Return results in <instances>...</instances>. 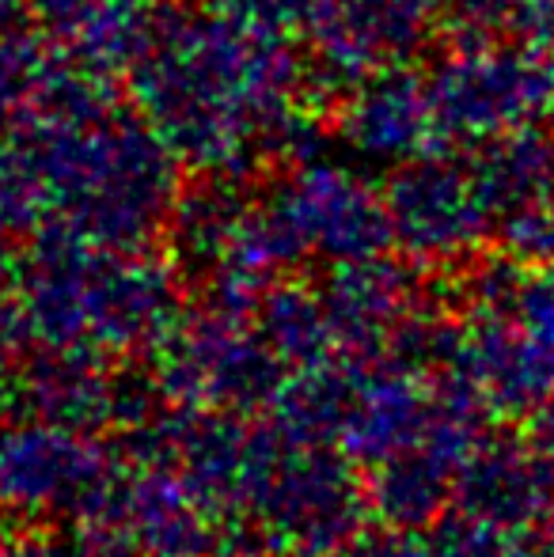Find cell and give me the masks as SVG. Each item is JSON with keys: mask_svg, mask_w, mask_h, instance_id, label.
I'll return each mask as SVG.
<instances>
[{"mask_svg": "<svg viewBox=\"0 0 554 557\" xmlns=\"http://www.w3.org/2000/svg\"><path fill=\"white\" fill-rule=\"evenodd\" d=\"M334 444H304L259 425L244 520L267 557H338L365 531L369 490Z\"/></svg>", "mask_w": 554, "mask_h": 557, "instance_id": "1", "label": "cell"}, {"mask_svg": "<svg viewBox=\"0 0 554 557\" xmlns=\"http://www.w3.org/2000/svg\"><path fill=\"white\" fill-rule=\"evenodd\" d=\"M23 326L42 349H88L122 357L168 331V281L148 265L96 262L73 250H53L23 285Z\"/></svg>", "mask_w": 554, "mask_h": 557, "instance_id": "2", "label": "cell"}, {"mask_svg": "<svg viewBox=\"0 0 554 557\" xmlns=\"http://www.w3.org/2000/svg\"><path fill=\"white\" fill-rule=\"evenodd\" d=\"M148 352V372L171 410H267L288 375L267 337L247 331L244 315L229 308L171 323Z\"/></svg>", "mask_w": 554, "mask_h": 557, "instance_id": "3", "label": "cell"}, {"mask_svg": "<svg viewBox=\"0 0 554 557\" xmlns=\"http://www.w3.org/2000/svg\"><path fill=\"white\" fill-rule=\"evenodd\" d=\"M119 467L122 455L99 441V433L35 413L12 418L0 425V516H73Z\"/></svg>", "mask_w": 554, "mask_h": 557, "instance_id": "4", "label": "cell"}, {"mask_svg": "<svg viewBox=\"0 0 554 557\" xmlns=\"http://www.w3.org/2000/svg\"><path fill=\"white\" fill-rule=\"evenodd\" d=\"M433 406L436 387L421 380L418 368L395 360H361L334 447H342L357 467H377L426 441Z\"/></svg>", "mask_w": 554, "mask_h": 557, "instance_id": "5", "label": "cell"}, {"mask_svg": "<svg viewBox=\"0 0 554 557\" xmlns=\"http://www.w3.org/2000/svg\"><path fill=\"white\" fill-rule=\"evenodd\" d=\"M122 516L137 557H217V520L168 462H130Z\"/></svg>", "mask_w": 554, "mask_h": 557, "instance_id": "6", "label": "cell"}, {"mask_svg": "<svg viewBox=\"0 0 554 557\" xmlns=\"http://www.w3.org/2000/svg\"><path fill=\"white\" fill-rule=\"evenodd\" d=\"M107 360L88 349H42L23 368V410L81 433L114 425L119 375Z\"/></svg>", "mask_w": 554, "mask_h": 557, "instance_id": "7", "label": "cell"}, {"mask_svg": "<svg viewBox=\"0 0 554 557\" xmlns=\"http://www.w3.org/2000/svg\"><path fill=\"white\" fill-rule=\"evenodd\" d=\"M459 462L433 444H415L392 459L369 467L365 490L369 508L380 523L403 531H421L441 516L448 497L456 493Z\"/></svg>", "mask_w": 554, "mask_h": 557, "instance_id": "8", "label": "cell"}, {"mask_svg": "<svg viewBox=\"0 0 554 557\" xmlns=\"http://www.w3.org/2000/svg\"><path fill=\"white\" fill-rule=\"evenodd\" d=\"M259 334L285 360V368H304L316 364V360L338 357L331 311L300 288H281V293L270 296L267 308H262Z\"/></svg>", "mask_w": 554, "mask_h": 557, "instance_id": "9", "label": "cell"}, {"mask_svg": "<svg viewBox=\"0 0 554 557\" xmlns=\"http://www.w3.org/2000/svg\"><path fill=\"white\" fill-rule=\"evenodd\" d=\"M338 557H429V546L418 543L415 531L384 523V531H361Z\"/></svg>", "mask_w": 554, "mask_h": 557, "instance_id": "10", "label": "cell"}, {"mask_svg": "<svg viewBox=\"0 0 554 557\" xmlns=\"http://www.w3.org/2000/svg\"><path fill=\"white\" fill-rule=\"evenodd\" d=\"M429 557H505L502 543L490 539L487 528H456L429 546Z\"/></svg>", "mask_w": 554, "mask_h": 557, "instance_id": "11", "label": "cell"}, {"mask_svg": "<svg viewBox=\"0 0 554 557\" xmlns=\"http://www.w3.org/2000/svg\"><path fill=\"white\" fill-rule=\"evenodd\" d=\"M23 410V368L12 364V352L0 349V425Z\"/></svg>", "mask_w": 554, "mask_h": 557, "instance_id": "12", "label": "cell"}]
</instances>
